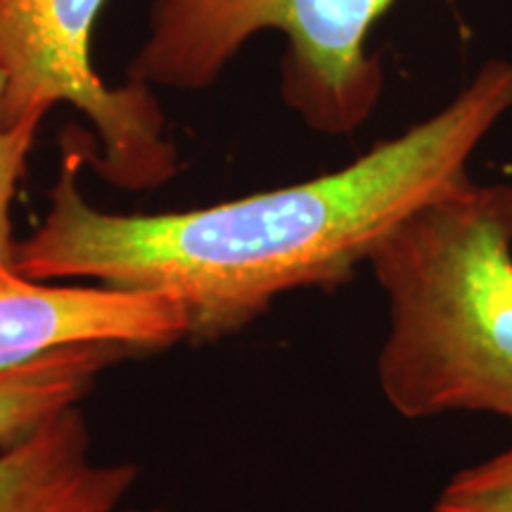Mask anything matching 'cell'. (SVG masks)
Listing matches in <instances>:
<instances>
[{
	"label": "cell",
	"instance_id": "cell-7",
	"mask_svg": "<svg viewBox=\"0 0 512 512\" xmlns=\"http://www.w3.org/2000/svg\"><path fill=\"white\" fill-rule=\"evenodd\" d=\"M128 354L114 344H81L0 370V448L79 406L102 370Z\"/></svg>",
	"mask_w": 512,
	"mask_h": 512
},
{
	"label": "cell",
	"instance_id": "cell-8",
	"mask_svg": "<svg viewBox=\"0 0 512 512\" xmlns=\"http://www.w3.org/2000/svg\"><path fill=\"white\" fill-rule=\"evenodd\" d=\"M432 512H512V444L448 479Z\"/></svg>",
	"mask_w": 512,
	"mask_h": 512
},
{
	"label": "cell",
	"instance_id": "cell-6",
	"mask_svg": "<svg viewBox=\"0 0 512 512\" xmlns=\"http://www.w3.org/2000/svg\"><path fill=\"white\" fill-rule=\"evenodd\" d=\"M138 470L91 458L81 408H67L0 448V512H114Z\"/></svg>",
	"mask_w": 512,
	"mask_h": 512
},
{
	"label": "cell",
	"instance_id": "cell-4",
	"mask_svg": "<svg viewBox=\"0 0 512 512\" xmlns=\"http://www.w3.org/2000/svg\"><path fill=\"white\" fill-rule=\"evenodd\" d=\"M105 0H0V69L5 126L46 117L67 102L100 138L98 174L121 190H155L176 174L164 117L138 83L110 88L91 60L95 19Z\"/></svg>",
	"mask_w": 512,
	"mask_h": 512
},
{
	"label": "cell",
	"instance_id": "cell-1",
	"mask_svg": "<svg viewBox=\"0 0 512 512\" xmlns=\"http://www.w3.org/2000/svg\"><path fill=\"white\" fill-rule=\"evenodd\" d=\"M510 110L512 60L498 57L444 110L344 169L155 216L88 204L81 155L64 150L41 226L17 242V273L164 294L185 311L188 339L214 342L247 328L280 294L347 285L413 211L470 181L472 155Z\"/></svg>",
	"mask_w": 512,
	"mask_h": 512
},
{
	"label": "cell",
	"instance_id": "cell-10",
	"mask_svg": "<svg viewBox=\"0 0 512 512\" xmlns=\"http://www.w3.org/2000/svg\"><path fill=\"white\" fill-rule=\"evenodd\" d=\"M131 512H140V510H131ZM147 512H166V510H159L157 508V510H147Z\"/></svg>",
	"mask_w": 512,
	"mask_h": 512
},
{
	"label": "cell",
	"instance_id": "cell-3",
	"mask_svg": "<svg viewBox=\"0 0 512 512\" xmlns=\"http://www.w3.org/2000/svg\"><path fill=\"white\" fill-rule=\"evenodd\" d=\"M394 0H155L131 83L200 91L254 34L287 36L283 98L316 133L347 136L382 95L366 38Z\"/></svg>",
	"mask_w": 512,
	"mask_h": 512
},
{
	"label": "cell",
	"instance_id": "cell-5",
	"mask_svg": "<svg viewBox=\"0 0 512 512\" xmlns=\"http://www.w3.org/2000/svg\"><path fill=\"white\" fill-rule=\"evenodd\" d=\"M183 339L188 318L164 294L0 275V370L81 344L159 351Z\"/></svg>",
	"mask_w": 512,
	"mask_h": 512
},
{
	"label": "cell",
	"instance_id": "cell-9",
	"mask_svg": "<svg viewBox=\"0 0 512 512\" xmlns=\"http://www.w3.org/2000/svg\"><path fill=\"white\" fill-rule=\"evenodd\" d=\"M5 74L0 69V275L17 273V240L12 238V202L24 174L41 117H27L5 126Z\"/></svg>",
	"mask_w": 512,
	"mask_h": 512
},
{
	"label": "cell",
	"instance_id": "cell-2",
	"mask_svg": "<svg viewBox=\"0 0 512 512\" xmlns=\"http://www.w3.org/2000/svg\"><path fill=\"white\" fill-rule=\"evenodd\" d=\"M368 264L387 294L377 356L403 418L453 411L512 422V185H456L413 211Z\"/></svg>",
	"mask_w": 512,
	"mask_h": 512
}]
</instances>
